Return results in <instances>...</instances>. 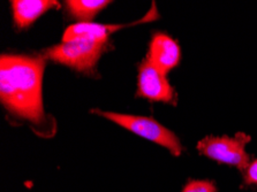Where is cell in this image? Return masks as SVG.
<instances>
[{
    "label": "cell",
    "instance_id": "6da1fadb",
    "mask_svg": "<svg viewBox=\"0 0 257 192\" xmlns=\"http://www.w3.org/2000/svg\"><path fill=\"white\" fill-rule=\"evenodd\" d=\"M44 57L3 54L0 59V100L12 114L33 123L44 121Z\"/></svg>",
    "mask_w": 257,
    "mask_h": 192
},
{
    "label": "cell",
    "instance_id": "7a4b0ae2",
    "mask_svg": "<svg viewBox=\"0 0 257 192\" xmlns=\"http://www.w3.org/2000/svg\"><path fill=\"white\" fill-rule=\"evenodd\" d=\"M106 48V43L88 38H75L61 42L43 53L45 59L67 66L77 72L90 73L95 69L99 58Z\"/></svg>",
    "mask_w": 257,
    "mask_h": 192
},
{
    "label": "cell",
    "instance_id": "3957f363",
    "mask_svg": "<svg viewBox=\"0 0 257 192\" xmlns=\"http://www.w3.org/2000/svg\"><path fill=\"white\" fill-rule=\"evenodd\" d=\"M92 112L127 129L135 135L141 136L143 138L149 139L151 142L167 148L175 156H179L182 153V145L177 135L153 117L104 112L99 109H93Z\"/></svg>",
    "mask_w": 257,
    "mask_h": 192
},
{
    "label": "cell",
    "instance_id": "277c9868",
    "mask_svg": "<svg viewBox=\"0 0 257 192\" xmlns=\"http://www.w3.org/2000/svg\"><path fill=\"white\" fill-rule=\"evenodd\" d=\"M250 142V136L237 132L234 137L206 136L197 143L201 154L219 163H226L246 170L250 163V156L246 151V145Z\"/></svg>",
    "mask_w": 257,
    "mask_h": 192
},
{
    "label": "cell",
    "instance_id": "5b68a950",
    "mask_svg": "<svg viewBox=\"0 0 257 192\" xmlns=\"http://www.w3.org/2000/svg\"><path fill=\"white\" fill-rule=\"evenodd\" d=\"M136 95L151 101L173 105L177 103L175 91L167 81L166 75L156 68L148 59L140 65Z\"/></svg>",
    "mask_w": 257,
    "mask_h": 192
},
{
    "label": "cell",
    "instance_id": "8992f818",
    "mask_svg": "<svg viewBox=\"0 0 257 192\" xmlns=\"http://www.w3.org/2000/svg\"><path fill=\"white\" fill-rule=\"evenodd\" d=\"M158 19V13L156 10V6H153V10L148 12V14L140 21H136L130 25H98V23L93 22H79L75 25L69 26L62 36V42H68L75 38H88L93 39V41L98 42H105L107 43L108 36L113 34L114 31H118L120 29L124 28V27H131L138 23L142 22H149L154 21V20Z\"/></svg>",
    "mask_w": 257,
    "mask_h": 192
},
{
    "label": "cell",
    "instance_id": "52a82bcc",
    "mask_svg": "<svg viewBox=\"0 0 257 192\" xmlns=\"http://www.w3.org/2000/svg\"><path fill=\"white\" fill-rule=\"evenodd\" d=\"M147 59L166 75L180 62L181 49L177 41L169 35L156 33L151 38Z\"/></svg>",
    "mask_w": 257,
    "mask_h": 192
},
{
    "label": "cell",
    "instance_id": "ba28073f",
    "mask_svg": "<svg viewBox=\"0 0 257 192\" xmlns=\"http://www.w3.org/2000/svg\"><path fill=\"white\" fill-rule=\"evenodd\" d=\"M59 6L60 4L53 0H13L12 10L15 26L19 29L28 28L46 12Z\"/></svg>",
    "mask_w": 257,
    "mask_h": 192
},
{
    "label": "cell",
    "instance_id": "9c48e42d",
    "mask_svg": "<svg viewBox=\"0 0 257 192\" xmlns=\"http://www.w3.org/2000/svg\"><path fill=\"white\" fill-rule=\"evenodd\" d=\"M108 4L111 2L107 0H68L66 6L73 18L80 22H90Z\"/></svg>",
    "mask_w": 257,
    "mask_h": 192
},
{
    "label": "cell",
    "instance_id": "30bf717a",
    "mask_svg": "<svg viewBox=\"0 0 257 192\" xmlns=\"http://www.w3.org/2000/svg\"><path fill=\"white\" fill-rule=\"evenodd\" d=\"M181 192H217V187L208 179H190Z\"/></svg>",
    "mask_w": 257,
    "mask_h": 192
},
{
    "label": "cell",
    "instance_id": "8fae6325",
    "mask_svg": "<svg viewBox=\"0 0 257 192\" xmlns=\"http://www.w3.org/2000/svg\"><path fill=\"white\" fill-rule=\"evenodd\" d=\"M244 183L250 185V184H257V159L249 163V166L244 170Z\"/></svg>",
    "mask_w": 257,
    "mask_h": 192
}]
</instances>
